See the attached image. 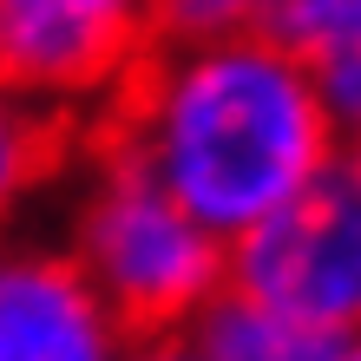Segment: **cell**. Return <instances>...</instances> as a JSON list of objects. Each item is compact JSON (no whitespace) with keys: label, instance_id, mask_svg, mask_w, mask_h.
Segmentation results:
<instances>
[{"label":"cell","instance_id":"cell-1","mask_svg":"<svg viewBox=\"0 0 361 361\" xmlns=\"http://www.w3.org/2000/svg\"><path fill=\"white\" fill-rule=\"evenodd\" d=\"M92 132L224 243L348 158V132L309 59H295L257 20L158 33Z\"/></svg>","mask_w":361,"mask_h":361},{"label":"cell","instance_id":"cell-2","mask_svg":"<svg viewBox=\"0 0 361 361\" xmlns=\"http://www.w3.org/2000/svg\"><path fill=\"white\" fill-rule=\"evenodd\" d=\"M53 197V250L118 322V335L190 329V315L230 283V243L204 230L158 178H145L112 138L79 132Z\"/></svg>","mask_w":361,"mask_h":361},{"label":"cell","instance_id":"cell-3","mask_svg":"<svg viewBox=\"0 0 361 361\" xmlns=\"http://www.w3.org/2000/svg\"><path fill=\"white\" fill-rule=\"evenodd\" d=\"M152 39V0H0V79L66 132H92L112 112Z\"/></svg>","mask_w":361,"mask_h":361},{"label":"cell","instance_id":"cell-4","mask_svg":"<svg viewBox=\"0 0 361 361\" xmlns=\"http://www.w3.org/2000/svg\"><path fill=\"white\" fill-rule=\"evenodd\" d=\"M230 283L322 335L361 329V171L342 158L243 230L230 243Z\"/></svg>","mask_w":361,"mask_h":361},{"label":"cell","instance_id":"cell-5","mask_svg":"<svg viewBox=\"0 0 361 361\" xmlns=\"http://www.w3.org/2000/svg\"><path fill=\"white\" fill-rule=\"evenodd\" d=\"M125 335L53 237H0V361H118Z\"/></svg>","mask_w":361,"mask_h":361},{"label":"cell","instance_id":"cell-6","mask_svg":"<svg viewBox=\"0 0 361 361\" xmlns=\"http://www.w3.org/2000/svg\"><path fill=\"white\" fill-rule=\"evenodd\" d=\"M257 27L309 59L342 132L361 125V0H257Z\"/></svg>","mask_w":361,"mask_h":361},{"label":"cell","instance_id":"cell-7","mask_svg":"<svg viewBox=\"0 0 361 361\" xmlns=\"http://www.w3.org/2000/svg\"><path fill=\"white\" fill-rule=\"evenodd\" d=\"M184 335L204 348V361H329V348H335V335L295 322L289 309H276L237 283H224L210 295Z\"/></svg>","mask_w":361,"mask_h":361},{"label":"cell","instance_id":"cell-8","mask_svg":"<svg viewBox=\"0 0 361 361\" xmlns=\"http://www.w3.org/2000/svg\"><path fill=\"white\" fill-rule=\"evenodd\" d=\"M79 132H66L53 112H39L27 92L0 79V230L27 217L39 197H53L59 171H66Z\"/></svg>","mask_w":361,"mask_h":361},{"label":"cell","instance_id":"cell-9","mask_svg":"<svg viewBox=\"0 0 361 361\" xmlns=\"http://www.w3.org/2000/svg\"><path fill=\"white\" fill-rule=\"evenodd\" d=\"M158 33H210V27H243L257 0H152Z\"/></svg>","mask_w":361,"mask_h":361},{"label":"cell","instance_id":"cell-10","mask_svg":"<svg viewBox=\"0 0 361 361\" xmlns=\"http://www.w3.org/2000/svg\"><path fill=\"white\" fill-rule=\"evenodd\" d=\"M118 361H204V348L190 342L184 329H171V335H125Z\"/></svg>","mask_w":361,"mask_h":361},{"label":"cell","instance_id":"cell-11","mask_svg":"<svg viewBox=\"0 0 361 361\" xmlns=\"http://www.w3.org/2000/svg\"><path fill=\"white\" fill-rule=\"evenodd\" d=\"M329 361H361V329H348V335H335V348H329Z\"/></svg>","mask_w":361,"mask_h":361},{"label":"cell","instance_id":"cell-12","mask_svg":"<svg viewBox=\"0 0 361 361\" xmlns=\"http://www.w3.org/2000/svg\"><path fill=\"white\" fill-rule=\"evenodd\" d=\"M348 164H355V171H361V125H355V132H348Z\"/></svg>","mask_w":361,"mask_h":361}]
</instances>
